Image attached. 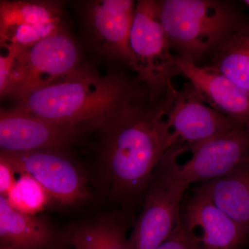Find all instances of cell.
<instances>
[{"label":"cell","mask_w":249,"mask_h":249,"mask_svg":"<svg viewBox=\"0 0 249 249\" xmlns=\"http://www.w3.org/2000/svg\"><path fill=\"white\" fill-rule=\"evenodd\" d=\"M14 52L9 82L1 97L21 99L36 90L55 84L88 70L81 64L78 47L62 30L29 48L6 46Z\"/></svg>","instance_id":"obj_5"},{"label":"cell","mask_w":249,"mask_h":249,"mask_svg":"<svg viewBox=\"0 0 249 249\" xmlns=\"http://www.w3.org/2000/svg\"><path fill=\"white\" fill-rule=\"evenodd\" d=\"M158 4L175 57L197 66L249 23L231 1L161 0Z\"/></svg>","instance_id":"obj_3"},{"label":"cell","mask_w":249,"mask_h":249,"mask_svg":"<svg viewBox=\"0 0 249 249\" xmlns=\"http://www.w3.org/2000/svg\"><path fill=\"white\" fill-rule=\"evenodd\" d=\"M58 2L44 1H1L0 35L19 27L61 21Z\"/></svg>","instance_id":"obj_18"},{"label":"cell","mask_w":249,"mask_h":249,"mask_svg":"<svg viewBox=\"0 0 249 249\" xmlns=\"http://www.w3.org/2000/svg\"><path fill=\"white\" fill-rule=\"evenodd\" d=\"M14 168L9 162L0 157V194L6 196L17 179L15 178Z\"/></svg>","instance_id":"obj_21"},{"label":"cell","mask_w":249,"mask_h":249,"mask_svg":"<svg viewBox=\"0 0 249 249\" xmlns=\"http://www.w3.org/2000/svg\"><path fill=\"white\" fill-rule=\"evenodd\" d=\"M156 249H204L197 237L185 227L181 217L169 237Z\"/></svg>","instance_id":"obj_20"},{"label":"cell","mask_w":249,"mask_h":249,"mask_svg":"<svg viewBox=\"0 0 249 249\" xmlns=\"http://www.w3.org/2000/svg\"><path fill=\"white\" fill-rule=\"evenodd\" d=\"M207 65L249 91V23L235 33Z\"/></svg>","instance_id":"obj_17"},{"label":"cell","mask_w":249,"mask_h":249,"mask_svg":"<svg viewBox=\"0 0 249 249\" xmlns=\"http://www.w3.org/2000/svg\"><path fill=\"white\" fill-rule=\"evenodd\" d=\"M190 150V160L177 169L183 181L190 186L222 178L249 159V126L241 124Z\"/></svg>","instance_id":"obj_9"},{"label":"cell","mask_w":249,"mask_h":249,"mask_svg":"<svg viewBox=\"0 0 249 249\" xmlns=\"http://www.w3.org/2000/svg\"><path fill=\"white\" fill-rule=\"evenodd\" d=\"M182 214L181 219L188 230L199 231L196 237L204 249H239L249 237L200 186L185 201Z\"/></svg>","instance_id":"obj_11"},{"label":"cell","mask_w":249,"mask_h":249,"mask_svg":"<svg viewBox=\"0 0 249 249\" xmlns=\"http://www.w3.org/2000/svg\"><path fill=\"white\" fill-rule=\"evenodd\" d=\"M200 186L249 236V160L226 176L201 183Z\"/></svg>","instance_id":"obj_15"},{"label":"cell","mask_w":249,"mask_h":249,"mask_svg":"<svg viewBox=\"0 0 249 249\" xmlns=\"http://www.w3.org/2000/svg\"><path fill=\"white\" fill-rule=\"evenodd\" d=\"M166 121L178 144L190 150L242 124L210 107L188 82L172 91Z\"/></svg>","instance_id":"obj_8"},{"label":"cell","mask_w":249,"mask_h":249,"mask_svg":"<svg viewBox=\"0 0 249 249\" xmlns=\"http://www.w3.org/2000/svg\"><path fill=\"white\" fill-rule=\"evenodd\" d=\"M125 227L111 214L72 226L62 242L73 249H129Z\"/></svg>","instance_id":"obj_16"},{"label":"cell","mask_w":249,"mask_h":249,"mask_svg":"<svg viewBox=\"0 0 249 249\" xmlns=\"http://www.w3.org/2000/svg\"><path fill=\"white\" fill-rule=\"evenodd\" d=\"M18 175L35 178L58 204L75 206L89 198L84 170L65 150H42L24 152L1 151Z\"/></svg>","instance_id":"obj_7"},{"label":"cell","mask_w":249,"mask_h":249,"mask_svg":"<svg viewBox=\"0 0 249 249\" xmlns=\"http://www.w3.org/2000/svg\"><path fill=\"white\" fill-rule=\"evenodd\" d=\"M129 52L128 65L147 87L150 101L168 96L178 70L160 22L158 1L139 0L136 4Z\"/></svg>","instance_id":"obj_6"},{"label":"cell","mask_w":249,"mask_h":249,"mask_svg":"<svg viewBox=\"0 0 249 249\" xmlns=\"http://www.w3.org/2000/svg\"><path fill=\"white\" fill-rule=\"evenodd\" d=\"M56 240L47 220L19 212L0 196V249H51Z\"/></svg>","instance_id":"obj_14"},{"label":"cell","mask_w":249,"mask_h":249,"mask_svg":"<svg viewBox=\"0 0 249 249\" xmlns=\"http://www.w3.org/2000/svg\"><path fill=\"white\" fill-rule=\"evenodd\" d=\"M89 132L68 127L23 112L1 110V151L24 152L42 150H65Z\"/></svg>","instance_id":"obj_10"},{"label":"cell","mask_w":249,"mask_h":249,"mask_svg":"<svg viewBox=\"0 0 249 249\" xmlns=\"http://www.w3.org/2000/svg\"><path fill=\"white\" fill-rule=\"evenodd\" d=\"M244 3L249 7V0H245V1H244Z\"/></svg>","instance_id":"obj_22"},{"label":"cell","mask_w":249,"mask_h":249,"mask_svg":"<svg viewBox=\"0 0 249 249\" xmlns=\"http://www.w3.org/2000/svg\"><path fill=\"white\" fill-rule=\"evenodd\" d=\"M136 4L132 0H101L90 3L87 11V24L101 49L127 64Z\"/></svg>","instance_id":"obj_13"},{"label":"cell","mask_w":249,"mask_h":249,"mask_svg":"<svg viewBox=\"0 0 249 249\" xmlns=\"http://www.w3.org/2000/svg\"><path fill=\"white\" fill-rule=\"evenodd\" d=\"M249 160V159H248V160Z\"/></svg>","instance_id":"obj_23"},{"label":"cell","mask_w":249,"mask_h":249,"mask_svg":"<svg viewBox=\"0 0 249 249\" xmlns=\"http://www.w3.org/2000/svg\"><path fill=\"white\" fill-rule=\"evenodd\" d=\"M140 101L139 89L123 75L100 76L88 69L29 93L14 108L62 125L93 131Z\"/></svg>","instance_id":"obj_2"},{"label":"cell","mask_w":249,"mask_h":249,"mask_svg":"<svg viewBox=\"0 0 249 249\" xmlns=\"http://www.w3.org/2000/svg\"><path fill=\"white\" fill-rule=\"evenodd\" d=\"M178 75H182L210 107L249 126V91L207 65H194L176 58Z\"/></svg>","instance_id":"obj_12"},{"label":"cell","mask_w":249,"mask_h":249,"mask_svg":"<svg viewBox=\"0 0 249 249\" xmlns=\"http://www.w3.org/2000/svg\"><path fill=\"white\" fill-rule=\"evenodd\" d=\"M170 93L153 105L142 101L123 109L97 130L100 183L125 209L142 200L160 160L178 144L166 121Z\"/></svg>","instance_id":"obj_1"},{"label":"cell","mask_w":249,"mask_h":249,"mask_svg":"<svg viewBox=\"0 0 249 249\" xmlns=\"http://www.w3.org/2000/svg\"><path fill=\"white\" fill-rule=\"evenodd\" d=\"M187 149L175 145L165 154L142 198V209L128 237L129 249H156L181 217V203L189 185L178 175V158Z\"/></svg>","instance_id":"obj_4"},{"label":"cell","mask_w":249,"mask_h":249,"mask_svg":"<svg viewBox=\"0 0 249 249\" xmlns=\"http://www.w3.org/2000/svg\"><path fill=\"white\" fill-rule=\"evenodd\" d=\"M5 197L11 207L31 215H36L43 211L52 199L45 188L27 174L19 175Z\"/></svg>","instance_id":"obj_19"}]
</instances>
